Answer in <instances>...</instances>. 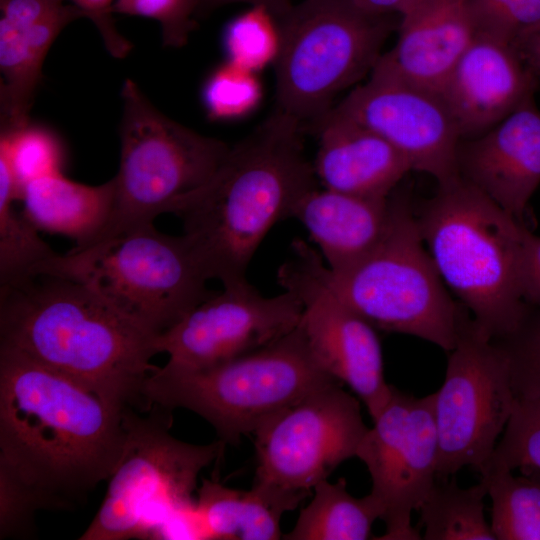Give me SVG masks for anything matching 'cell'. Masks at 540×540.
I'll return each mask as SVG.
<instances>
[{"label": "cell", "instance_id": "e0dca14e", "mask_svg": "<svg viewBox=\"0 0 540 540\" xmlns=\"http://www.w3.org/2000/svg\"><path fill=\"white\" fill-rule=\"evenodd\" d=\"M459 176L520 222L540 185V110L534 97L487 132L461 139Z\"/></svg>", "mask_w": 540, "mask_h": 540}, {"label": "cell", "instance_id": "52a82bcc", "mask_svg": "<svg viewBox=\"0 0 540 540\" xmlns=\"http://www.w3.org/2000/svg\"><path fill=\"white\" fill-rule=\"evenodd\" d=\"M380 242L326 279L336 295L377 330L412 335L451 351L471 313L449 294L422 240L415 210L395 190Z\"/></svg>", "mask_w": 540, "mask_h": 540}, {"label": "cell", "instance_id": "30bf717a", "mask_svg": "<svg viewBox=\"0 0 540 540\" xmlns=\"http://www.w3.org/2000/svg\"><path fill=\"white\" fill-rule=\"evenodd\" d=\"M121 96V156L113 177V210L88 244L172 213L182 199L211 180L230 149L226 142L164 115L131 79L125 80Z\"/></svg>", "mask_w": 540, "mask_h": 540}, {"label": "cell", "instance_id": "8fae6325", "mask_svg": "<svg viewBox=\"0 0 540 540\" xmlns=\"http://www.w3.org/2000/svg\"><path fill=\"white\" fill-rule=\"evenodd\" d=\"M448 353L443 384L434 393L440 478L455 475L465 466L480 471L491 457L516 400L507 356L472 315Z\"/></svg>", "mask_w": 540, "mask_h": 540}, {"label": "cell", "instance_id": "d6986e66", "mask_svg": "<svg viewBox=\"0 0 540 540\" xmlns=\"http://www.w3.org/2000/svg\"><path fill=\"white\" fill-rule=\"evenodd\" d=\"M65 0H0L1 133L30 124L45 57L60 32L86 14Z\"/></svg>", "mask_w": 540, "mask_h": 540}, {"label": "cell", "instance_id": "7c38bea8", "mask_svg": "<svg viewBox=\"0 0 540 540\" xmlns=\"http://www.w3.org/2000/svg\"><path fill=\"white\" fill-rule=\"evenodd\" d=\"M368 429L360 400L340 382L316 388L253 433L252 484L302 501L341 463L356 457Z\"/></svg>", "mask_w": 540, "mask_h": 540}, {"label": "cell", "instance_id": "ac0fdd59", "mask_svg": "<svg viewBox=\"0 0 540 540\" xmlns=\"http://www.w3.org/2000/svg\"><path fill=\"white\" fill-rule=\"evenodd\" d=\"M537 85L538 80L512 43L478 33L440 94L461 139H471L534 97Z\"/></svg>", "mask_w": 540, "mask_h": 540}, {"label": "cell", "instance_id": "d4e9b609", "mask_svg": "<svg viewBox=\"0 0 540 540\" xmlns=\"http://www.w3.org/2000/svg\"><path fill=\"white\" fill-rule=\"evenodd\" d=\"M314 495L297 518L286 540H366L371 536L379 511L368 494L357 498L346 487L344 478L327 479L313 488Z\"/></svg>", "mask_w": 540, "mask_h": 540}, {"label": "cell", "instance_id": "cb8c5ba5", "mask_svg": "<svg viewBox=\"0 0 540 540\" xmlns=\"http://www.w3.org/2000/svg\"><path fill=\"white\" fill-rule=\"evenodd\" d=\"M195 517L205 539L279 540L282 515L301 503L295 498L253 485L249 490L202 479Z\"/></svg>", "mask_w": 540, "mask_h": 540}, {"label": "cell", "instance_id": "484cf974", "mask_svg": "<svg viewBox=\"0 0 540 540\" xmlns=\"http://www.w3.org/2000/svg\"><path fill=\"white\" fill-rule=\"evenodd\" d=\"M487 486L481 480L468 488L455 478L436 477L421 504L420 524L425 540H496L484 514Z\"/></svg>", "mask_w": 540, "mask_h": 540}, {"label": "cell", "instance_id": "836d02e7", "mask_svg": "<svg viewBox=\"0 0 540 540\" xmlns=\"http://www.w3.org/2000/svg\"><path fill=\"white\" fill-rule=\"evenodd\" d=\"M198 5V0H115L111 11L158 21L163 45L180 48L195 29L192 15Z\"/></svg>", "mask_w": 540, "mask_h": 540}, {"label": "cell", "instance_id": "277c9868", "mask_svg": "<svg viewBox=\"0 0 540 540\" xmlns=\"http://www.w3.org/2000/svg\"><path fill=\"white\" fill-rule=\"evenodd\" d=\"M447 288L492 340L512 334L529 306L518 281L523 222L460 176L438 184L416 214Z\"/></svg>", "mask_w": 540, "mask_h": 540}, {"label": "cell", "instance_id": "d590c367", "mask_svg": "<svg viewBox=\"0 0 540 540\" xmlns=\"http://www.w3.org/2000/svg\"><path fill=\"white\" fill-rule=\"evenodd\" d=\"M518 0H466L477 31L493 35L500 21Z\"/></svg>", "mask_w": 540, "mask_h": 540}, {"label": "cell", "instance_id": "4dcf8cb0", "mask_svg": "<svg viewBox=\"0 0 540 540\" xmlns=\"http://www.w3.org/2000/svg\"><path fill=\"white\" fill-rule=\"evenodd\" d=\"M0 154L7 159L18 190L27 182L61 172L62 148L59 140L47 129L35 125L9 133H1Z\"/></svg>", "mask_w": 540, "mask_h": 540}, {"label": "cell", "instance_id": "74e56055", "mask_svg": "<svg viewBox=\"0 0 540 540\" xmlns=\"http://www.w3.org/2000/svg\"><path fill=\"white\" fill-rule=\"evenodd\" d=\"M363 11L375 15H403L417 0H351Z\"/></svg>", "mask_w": 540, "mask_h": 540}, {"label": "cell", "instance_id": "2e32d148", "mask_svg": "<svg viewBox=\"0 0 540 540\" xmlns=\"http://www.w3.org/2000/svg\"><path fill=\"white\" fill-rule=\"evenodd\" d=\"M332 110L383 137L438 184L459 177L460 132L441 94L372 70Z\"/></svg>", "mask_w": 540, "mask_h": 540}, {"label": "cell", "instance_id": "8992f818", "mask_svg": "<svg viewBox=\"0 0 540 540\" xmlns=\"http://www.w3.org/2000/svg\"><path fill=\"white\" fill-rule=\"evenodd\" d=\"M31 273L77 281L157 335L214 292L185 235L162 233L153 223L57 253Z\"/></svg>", "mask_w": 540, "mask_h": 540}, {"label": "cell", "instance_id": "83f0119b", "mask_svg": "<svg viewBox=\"0 0 540 540\" xmlns=\"http://www.w3.org/2000/svg\"><path fill=\"white\" fill-rule=\"evenodd\" d=\"M18 185L4 155L0 154V284L25 275L57 253L38 229L14 207Z\"/></svg>", "mask_w": 540, "mask_h": 540}, {"label": "cell", "instance_id": "7402d4cb", "mask_svg": "<svg viewBox=\"0 0 540 540\" xmlns=\"http://www.w3.org/2000/svg\"><path fill=\"white\" fill-rule=\"evenodd\" d=\"M390 196L361 197L315 187L297 202L291 218L306 228L327 268L338 272L383 238L391 218Z\"/></svg>", "mask_w": 540, "mask_h": 540}, {"label": "cell", "instance_id": "f546056e", "mask_svg": "<svg viewBox=\"0 0 540 540\" xmlns=\"http://www.w3.org/2000/svg\"><path fill=\"white\" fill-rule=\"evenodd\" d=\"M223 43L228 62L256 72L275 61L279 48L278 22L264 7L252 6L227 24Z\"/></svg>", "mask_w": 540, "mask_h": 540}, {"label": "cell", "instance_id": "6da1fadb", "mask_svg": "<svg viewBox=\"0 0 540 540\" xmlns=\"http://www.w3.org/2000/svg\"><path fill=\"white\" fill-rule=\"evenodd\" d=\"M123 407L0 346V538L26 536L39 510H68L121 456Z\"/></svg>", "mask_w": 540, "mask_h": 540}, {"label": "cell", "instance_id": "44dd1931", "mask_svg": "<svg viewBox=\"0 0 540 540\" xmlns=\"http://www.w3.org/2000/svg\"><path fill=\"white\" fill-rule=\"evenodd\" d=\"M311 125L318 136L313 168L323 188L388 198L412 171L407 159L387 140L332 109Z\"/></svg>", "mask_w": 540, "mask_h": 540}, {"label": "cell", "instance_id": "8d00e7d4", "mask_svg": "<svg viewBox=\"0 0 540 540\" xmlns=\"http://www.w3.org/2000/svg\"><path fill=\"white\" fill-rule=\"evenodd\" d=\"M70 1L86 14V18L92 21L98 30H102L114 22L111 11L113 0Z\"/></svg>", "mask_w": 540, "mask_h": 540}, {"label": "cell", "instance_id": "5b68a950", "mask_svg": "<svg viewBox=\"0 0 540 540\" xmlns=\"http://www.w3.org/2000/svg\"><path fill=\"white\" fill-rule=\"evenodd\" d=\"M335 381L316 364L297 326L270 345L210 367L156 366L142 395L147 408L198 414L220 440L237 445L280 410Z\"/></svg>", "mask_w": 540, "mask_h": 540}, {"label": "cell", "instance_id": "4316f807", "mask_svg": "<svg viewBox=\"0 0 540 540\" xmlns=\"http://www.w3.org/2000/svg\"><path fill=\"white\" fill-rule=\"evenodd\" d=\"M479 473L492 501L496 540H540V481L502 467Z\"/></svg>", "mask_w": 540, "mask_h": 540}, {"label": "cell", "instance_id": "ffe728a7", "mask_svg": "<svg viewBox=\"0 0 540 540\" xmlns=\"http://www.w3.org/2000/svg\"><path fill=\"white\" fill-rule=\"evenodd\" d=\"M397 30L373 70L439 94L478 34L466 0H417Z\"/></svg>", "mask_w": 540, "mask_h": 540}, {"label": "cell", "instance_id": "f35d334b", "mask_svg": "<svg viewBox=\"0 0 540 540\" xmlns=\"http://www.w3.org/2000/svg\"><path fill=\"white\" fill-rule=\"evenodd\" d=\"M199 4H205L208 7L219 6L231 3H249L252 6H260L267 9L278 21L293 6L291 0H198Z\"/></svg>", "mask_w": 540, "mask_h": 540}, {"label": "cell", "instance_id": "7a4b0ae2", "mask_svg": "<svg viewBox=\"0 0 540 540\" xmlns=\"http://www.w3.org/2000/svg\"><path fill=\"white\" fill-rule=\"evenodd\" d=\"M157 337L72 279L31 273L0 284V346L123 408L148 409Z\"/></svg>", "mask_w": 540, "mask_h": 540}, {"label": "cell", "instance_id": "d6a6232c", "mask_svg": "<svg viewBox=\"0 0 540 540\" xmlns=\"http://www.w3.org/2000/svg\"><path fill=\"white\" fill-rule=\"evenodd\" d=\"M507 356L516 398L540 397V308L529 306L523 321L509 336L493 340Z\"/></svg>", "mask_w": 540, "mask_h": 540}, {"label": "cell", "instance_id": "ba28073f", "mask_svg": "<svg viewBox=\"0 0 540 540\" xmlns=\"http://www.w3.org/2000/svg\"><path fill=\"white\" fill-rule=\"evenodd\" d=\"M395 15L367 13L351 0L293 5L277 21V109L303 124L324 116L340 92L370 75L385 42L398 29Z\"/></svg>", "mask_w": 540, "mask_h": 540}, {"label": "cell", "instance_id": "f1b7e54d", "mask_svg": "<svg viewBox=\"0 0 540 540\" xmlns=\"http://www.w3.org/2000/svg\"><path fill=\"white\" fill-rule=\"evenodd\" d=\"M498 467L540 481V397L516 398L501 438L480 471Z\"/></svg>", "mask_w": 540, "mask_h": 540}, {"label": "cell", "instance_id": "9a60e30c", "mask_svg": "<svg viewBox=\"0 0 540 540\" xmlns=\"http://www.w3.org/2000/svg\"><path fill=\"white\" fill-rule=\"evenodd\" d=\"M303 306L291 291L266 297L247 279L223 284L181 320L159 334L168 364L199 369L252 353L292 332Z\"/></svg>", "mask_w": 540, "mask_h": 540}, {"label": "cell", "instance_id": "5bb4252c", "mask_svg": "<svg viewBox=\"0 0 540 540\" xmlns=\"http://www.w3.org/2000/svg\"><path fill=\"white\" fill-rule=\"evenodd\" d=\"M363 437L356 457L368 469L379 519V539H423L411 524L437 477L434 393L418 398L393 386L391 397Z\"/></svg>", "mask_w": 540, "mask_h": 540}, {"label": "cell", "instance_id": "ab89813d", "mask_svg": "<svg viewBox=\"0 0 540 540\" xmlns=\"http://www.w3.org/2000/svg\"><path fill=\"white\" fill-rule=\"evenodd\" d=\"M537 80L540 79V46L513 45Z\"/></svg>", "mask_w": 540, "mask_h": 540}, {"label": "cell", "instance_id": "3957f363", "mask_svg": "<svg viewBox=\"0 0 540 540\" xmlns=\"http://www.w3.org/2000/svg\"><path fill=\"white\" fill-rule=\"evenodd\" d=\"M302 134L303 123L276 108L230 146L207 184L173 209L209 280L245 279L267 233L317 187Z\"/></svg>", "mask_w": 540, "mask_h": 540}, {"label": "cell", "instance_id": "e575fe53", "mask_svg": "<svg viewBox=\"0 0 540 540\" xmlns=\"http://www.w3.org/2000/svg\"><path fill=\"white\" fill-rule=\"evenodd\" d=\"M518 281L524 302L540 308V236L523 227L518 253Z\"/></svg>", "mask_w": 540, "mask_h": 540}, {"label": "cell", "instance_id": "1f68e13d", "mask_svg": "<svg viewBox=\"0 0 540 540\" xmlns=\"http://www.w3.org/2000/svg\"><path fill=\"white\" fill-rule=\"evenodd\" d=\"M262 98L255 72L231 62L221 65L206 80L202 99L213 119H236L252 112Z\"/></svg>", "mask_w": 540, "mask_h": 540}, {"label": "cell", "instance_id": "4fadbf2b", "mask_svg": "<svg viewBox=\"0 0 540 540\" xmlns=\"http://www.w3.org/2000/svg\"><path fill=\"white\" fill-rule=\"evenodd\" d=\"M292 251L277 277L302 302L298 326L309 352L321 370L349 386L374 420L393 389L385 380L377 329L336 295L319 252L300 239Z\"/></svg>", "mask_w": 540, "mask_h": 540}, {"label": "cell", "instance_id": "603a6c76", "mask_svg": "<svg viewBox=\"0 0 540 540\" xmlns=\"http://www.w3.org/2000/svg\"><path fill=\"white\" fill-rule=\"evenodd\" d=\"M114 178L100 185L72 181L61 172L22 186L23 214L38 229L68 236L83 246L106 226L114 205Z\"/></svg>", "mask_w": 540, "mask_h": 540}, {"label": "cell", "instance_id": "60d3db41", "mask_svg": "<svg viewBox=\"0 0 540 540\" xmlns=\"http://www.w3.org/2000/svg\"><path fill=\"white\" fill-rule=\"evenodd\" d=\"M512 44L516 46H540V24L522 33Z\"/></svg>", "mask_w": 540, "mask_h": 540}, {"label": "cell", "instance_id": "9c48e42d", "mask_svg": "<svg viewBox=\"0 0 540 540\" xmlns=\"http://www.w3.org/2000/svg\"><path fill=\"white\" fill-rule=\"evenodd\" d=\"M172 410L151 405L149 414L123 412L125 440L102 504L80 540L159 536L165 523L195 509L200 472L222 456V440L197 445L170 434Z\"/></svg>", "mask_w": 540, "mask_h": 540}]
</instances>
